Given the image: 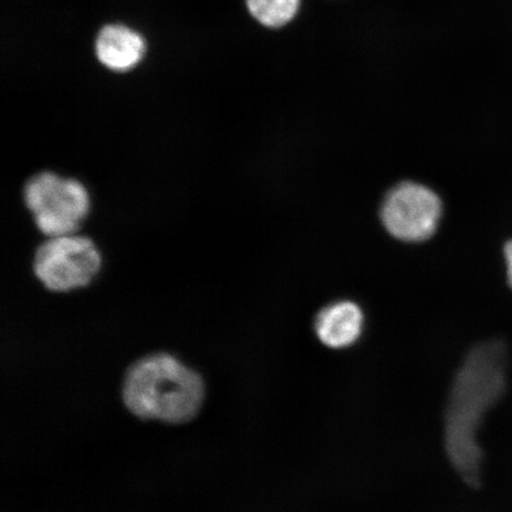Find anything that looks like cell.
I'll list each match as a JSON object with an SVG mask.
<instances>
[{"label": "cell", "instance_id": "1", "mask_svg": "<svg viewBox=\"0 0 512 512\" xmlns=\"http://www.w3.org/2000/svg\"><path fill=\"white\" fill-rule=\"evenodd\" d=\"M508 382V350L501 341L476 345L454 377L445 411L448 460L467 485L482 479L483 450L478 431L486 413L503 398Z\"/></svg>", "mask_w": 512, "mask_h": 512}, {"label": "cell", "instance_id": "2", "mask_svg": "<svg viewBox=\"0 0 512 512\" xmlns=\"http://www.w3.org/2000/svg\"><path fill=\"white\" fill-rule=\"evenodd\" d=\"M200 374L175 356L159 352L128 369L123 399L132 414L144 420L184 424L200 412L204 400Z\"/></svg>", "mask_w": 512, "mask_h": 512}, {"label": "cell", "instance_id": "3", "mask_svg": "<svg viewBox=\"0 0 512 512\" xmlns=\"http://www.w3.org/2000/svg\"><path fill=\"white\" fill-rule=\"evenodd\" d=\"M23 201L46 238L78 233L92 207L85 184L53 171L30 177L24 185Z\"/></svg>", "mask_w": 512, "mask_h": 512}, {"label": "cell", "instance_id": "4", "mask_svg": "<svg viewBox=\"0 0 512 512\" xmlns=\"http://www.w3.org/2000/svg\"><path fill=\"white\" fill-rule=\"evenodd\" d=\"M102 254L87 236L47 238L36 249L32 271L48 291L68 293L93 283L101 272Z\"/></svg>", "mask_w": 512, "mask_h": 512}, {"label": "cell", "instance_id": "5", "mask_svg": "<svg viewBox=\"0 0 512 512\" xmlns=\"http://www.w3.org/2000/svg\"><path fill=\"white\" fill-rule=\"evenodd\" d=\"M443 204L425 185L403 182L390 190L381 206L384 228L394 238L405 242L430 239L438 228Z\"/></svg>", "mask_w": 512, "mask_h": 512}, {"label": "cell", "instance_id": "6", "mask_svg": "<svg viewBox=\"0 0 512 512\" xmlns=\"http://www.w3.org/2000/svg\"><path fill=\"white\" fill-rule=\"evenodd\" d=\"M318 341L332 350L349 349L360 341L364 315L360 306L350 300H339L323 307L315 318Z\"/></svg>", "mask_w": 512, "mask_h": 512}, {"label": "cell", "instance_id": "7", "mask_svg": "<svg viewBox=\"0 0 512 512\" xmlns=\"http://www.w3.org/2000/svg\"><path fill=\"white\" fill-rule=\"evenodd\" d=\"M146 44L139 32L123 24H107L95 40V54L102 66L127 73L144 59Z\"/></svg>", "mask_w": 512, "mask_h": 512}, {"label": "cell", "instance_id": "8", "mask_svg": "<svg viewBox=\"0 0 512 512\" xmlns=\"http://www.w3.org/2000/svg\"><path fill=\"white\" fill-rule=\"evenodd\" d=\"M249 14L266 28L285 27L297 16L300 0H246Z\"/></svg>", "mask_w": 512, "mask_h": 512}, {"label": "cell", "instance_id": "9", "mask_svg": "<svg viewBox=\"0 0 512 512\" xmlns=\"http://www.w3.org/2000/svg\"><path fill=\"white\" fill-rule=\"evenodd\" d=\"M505 268H507V281L512 290V239L505 243L503 248Z\"/></svg>", "mask_w": 512, "mask_h": 512}]
</instances>
